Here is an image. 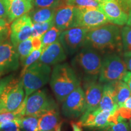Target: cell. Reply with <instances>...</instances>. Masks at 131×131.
Listing matches in <instances>:
<instances>
[{"mask_svg":"<svg viewBox=\"0 0 131 131\" xmlns=\"http://www.w3.org/2000/svg\"><path fill=\"white\" fill-rule=\"evenodd\" d=\"M84 46L95 49L101 53L120 52L123 49L120 29L114 24H104L89 29Z\"/></svg>","mask_w":131,"mask_h":131,"instance_id":"1","label":"cell"},{"mask_svg":"<svg viewBox=\"0 0 131 131\" xmlns=\"http://www.w3.org/2000/svg\"><path fill=\"white\" fill-rule=\"evenodd\" d=\"M50 85L57 99L63 102L80 86V81L74 69L68 63L59 64L52 70Z\"/></svg>","mask_w":131,"mask_h":131,"instance_id":"2","label":"cell"},{"mask_svg":"<svg viewBox=\"0 0 131 131\" xmlns=\"http://www.w3.org/2000/svg\"><path fill=\"white\" fill-rule=\"evenodd\" d=\"M21 78L13 75L0 79V114L13 112L24 101V92Z\"/></svg>","mask_w":131,"mask_h":131,"instance_id":"3","label":"cell"},{"mask_svg":"<svg viewBox=\"0 0 131 131\" xmlns=\"http://www.w3.org/2000/svg\"><path fill=\"white\" fill-rule=\"evenodd\" d=\"M103 58L101 53L92 47L84 46L73 59L74 66L85 76V79L96 80L99 77Z\"/></svg>","mask_w":131,"mask_h":131,"instance_id":"4","label":"cell"},{"mask_svg":"<svg viewBox=\"0 0 131 131\" xmlns=\"http://www.w3.org/2000/svg\"><path fill=\"white\" fill-rule=\"evenodd\" d=\"M51 72L50 66L37 61L30 66L22 77L23 88L27 97L48 83Z\"/></svg>","mask_w":131,"mask_h":131,"instance_id":"5","label":"cell"},{"mask_svg":"<svg viewBox=\"0 0 131 131\" xmlns=\"http://www.w3.org/2000/svg\"><path fill=\"white\" fill-rule=\"evenodd\" d=\"M127 70L123 58L119 55L117 53H107L103 58L98 81L106 84L122 80Z\"/></svg>","mask_w":131,"mask_h":131,"instance_id":"6","label":"cell"},{"mask_svg":"<svg viewBox=\"0 0 131 131\" xmlns=\"http://www.w3.org/2000/svg\"><path fill=\"white\" fill-rule=\"evenodd\" d=\"M58 106L54 100L47 94L46 90H38L27 97L23 116L39 117L42 114Z\"/></svg>","mask_w":131,"mask_h":131,"instance_id":"7","label":"cell"},{"mask_svg":"<svg viewBox=\"0 0 131 131\" xmlns=\"http://www.w3.org/2000/svg\"><path fill=\"white\" fill-rule=\"evenodd\" d=\"M89 30L85 27H77L62 31L58 40L66 53L72 55L84 46Z\"/></svg>","mask_w":131,"mask_h":131,"instance_id":"8","label":"cell"},{"mask_svg":"<svg viewBox=\"0 0 131 131\" xmlns=\"http://www.w3.org/2000/svg\"><path fill=\"white\" fill-rule=\"evenodd\" d=\"M86 99L84 89L81 86L72 92L63 101L62 113L68 118H77L84 114Z\"/></svg>","mask_w":131,"mask_h":131,"instance_id":"9","label":"cell"},{"mask_svg":"<svg viewBox=\"0 0 131 131\" xmlns=\"http://www.w3.org/2000/svg\"><path fill=\"white\" fill-rule=\"evenodd\" d=\"M19 55L15 47L7 40L0 42V77L19 68Z\"/></svg>","mask_w":131,"mask_h":131,"instance_id":"10","label":"cell"},{"mask_svg":"<svg viewBox=\"0 0 131 131\" xmlns=\"http://www.w3.org/2000/svg\"><path fill=\"white\" fill-rule=\"evenodd\" d=\"M109 21L104 13L97 8H77L75 27H82L92 29L107 24Z\"/></svg>","mask_w":131,"mask_h":131,"instance_id":"11","label":"cell"},{"mask_svg":"<svg viewBox=\"0 0 131 131\" xmlns=\"http://www.w3.org/2000/svg\"><path fill=\"white\" fill-rule=\"evenodd\" d=\"M33 23L28 14L15 19L10 26V41L16 47L21 42L30 38L32 36Z\"/></svg>","mask_w":131,"mask_h":131,"instance_id":"12","label":"cell"},{"mask_svg":"<svg viewBox=\"0 0 131 131\" xmlns=\"http://www.w3.org/2000/svg\"><path fill=\"white\" fill-rule=\"evenodd\" d=\"M103 86L94 79H85L84 91L86 99V109L83 114L94 112L99 106L103 95Z\"/></svg>","mask_w":131,"mask_h":131,"instance_id":"13","label":"cell"},{"mask_svg":"<svg viewBox=\"0 0 131 131\" xmlns=\"http://www.w3.org/2000/svg\"><path fill=\"white\" fill-rule=\"evenodd\" d=\"M99 9L105 15L109 22L118 26L126 24L128 14L117 0H99Z\"/></svg>","mask_w":131,"mask_h":131,"instance_id":"14","label":"cell"},{"mask_svg":"<svg viewBox=\"0 0 131 131\" xmlns=\"http://www.w3.org/2000/svg\"><path fill=\"white\" fill-rule=\"evenodd\" d=\"M77 7L66 4L57 8L53 18V24L61 30L75 27Z\"/></svg>","mask_w":131,"mask_h":131,"instance_id":"15","label":"cell"},{"mask_svg":"<svg viewBox=\"0 0 131 131\" xmlns=\"http://www.w3.org/2000/svg\"><path fill=\"white\" fill-rule=\"evenodd\" d=\"M111 113L108 110L98 111L96 109L89 114L82 115L78 123L81 127L101 130L112 126L108 121Z\"/></svg>","mask_w":131,"mask_h":131,"instance_id":"16","label":"cell"},{"mask_svg":"<svg viewBox=\"0 0 131 131\" xmlns=\"http://www.w3.org/2000/svg\"><path fill=\"white\" fill-rule=\"evenodd\" d=\"M66 59V53L59 40L42 51L39 61L47 65L58 64Z\"/></svg>","mask_w":131,"mask_h":131,"instance_id":"17","label":"cell"},{"mask_svg":"<svg viewBox=\"0 0 131 131\" xmlns=\"http://www.w3.org/2000/svg\"><path fill=\"white\" fill-rule=\"evenodd\" d=\"M118 108L116 100V93L113 83L103 86V95L97 110H108L114 113Z\"/></svg>","mask_w":131,"mask_h":131,"instance_id":"18","label":"cell"},{"mask_svg":"<svg viewBox=\"0 0 131 131\" xmlns=\"http://www.w3.org/2000/svg\"><path fill=\"white\" fill-rule=\"evenodd\" d=\"M8 2V23L27 14L33 7L32 0H12Z\"/></svg>","mask_w":131,"mask_h":131,"instance_id":"19","label":"cell"},{"mask_svg":"<svg viewBox=\"0 0 131 131\" xmlns=\"http://www.w3.org/2000/svg\"><path fill=\"white\" fill-rule=\"evenodd\" d=\"M58 107L54 108L42 114L38 117L37 131H55L60 123Z\"/></svg>","mask_w":131,"mask_h":131,"instance_id":"20","label":"cell"},{"mask_svg":"<svg viewBox=\"0 0 131 131\" xmlns=\"http://www.w3.org/2000/svg\"><path fill=\"white\" fill-rule=\"evenodd\" d=\"M57 8H36L29 13L33 23L48 22L53 20Z\"/></svg>","mask_w":131,"mask_h":131,"instance_id":"21","label":"cell"},{"mask_svg":"<svg viewBox=\"0 0 131 131\" xmlns=\"http://www.w3.org/2000/svg\"><path fill=\"white\" fill-rule=\"evenodd\" d=\"M114 86L115 90L116 100L118 106L122 107L124 102L127 100L131 95V92L128 85L124 81L122 80L114 82Z\"/></svg>","mask_w":131,"mask_h":131,"instance_id":"22","label":"cell"},{"mask_svg":"<svg viewBox=\"0 0 131 131\" xmlns=\"http://www.w3.org/2000/svg\"><path fill=\"white\" fill-rule=\"evenodd\" d=\"M62 30L53 26L50 29H49L41 38V50L42 51L46 48L49 45L58 40L59 37Z\"/></svg>","mask_w":131,"mask_h":131,"instance_id":"23","label":"cell"},{"mask_svg":"<svg viewBox=\"0 0 131 131\" xmlns=\"http://www.w3.org/2000/svg\"><path fill=\"white\" fill-rule=\"evenodd\" d=\"M20 128L24 131H37L38 117L34 116H23L19 118Z\"/></svg>","mask_w":131,"mask_h":131,"instance_id":"24","label":"cell"},{"mask_svg":"<svg viewBox=\"0 0 131 131\" xmlns=\"http://www.w3.org/2000/svg\"><path fill=\"white\" fill-rule=\"evenodd\" d=\"M16 49L18 53L19 60L21 63H23L34 50L32 47V38L19 43L16 46Z\"/></svg>","mask_w":131,"mask_h":131,"instance_id":"25","label":"cell"},{"mask_svg":"<svg viewBox=\"0 0 131 131\" xmlns=\"http://www.w3.org/2000/svg\"><path fill=\"white\" fill-rule=\"evenodd\" d=\"M53 26H54L53 20L45 23H33L31 38H41L42 36L43 35V34H45Z\"/></svg>","mask_w":131,"mask_h":131,"instance_id":"26","label":"cell"},{"mask_svg":"<svg viewBox=\"0 0 131 131\" xmlns=\"http://www.w3.org/2000/svg\"><path fill=\"white\" fill-rule=\"evenodd\" d=\"M27 97L24 98V101L23 102L20 107L16 111L13 112H6L0 114V124L3 122H8V121L15 120V119L20 118L23 117L22 112L23 111L24 107H25L26 101H27Z\"/></svg>","mask_w":131,"mask_h":131,"instance_id":"27","label":"cell"},{"mask_svg":"<svg viewBox=\"0 0 131 131\" xmlns=\"http://www.w3.org/2000/svg\"><path fill=\"white\" fill-rule=\"evenodd\" d=\"M67 4L79 9H99V3L96 0H68Z\"/></svg>","mask_w":131,"mask_h":131,"instance_id":"28","label":"cell"},{"mask_svg":"<svg viewBox=\"0 0 131 131\" xmlns=\"http://www.w3.org/2000/svg\"><path fill=\"white\" fill-rule=\"evenodd\" d=\"M41 49H39V50H33L32 53L25 59V60L22 63L23 68L20 74L21 77H22L24 73H25L26 70H27V69L30 66H31L33 63H34L35 62L39 60L41 55Z\"/></svg>","mask_w":131,"mask_h":131,"instance_id":"29","label":"cell"},{"mask_svg":"<svg viewBox=\"0 0 131 131\" xmlns=\"http://www.w3.org/2000/svg\"><path fill=\"white\" fill-rule=\"evenodd\" d=\"M123 49L125 52H131V27L124 26L121 31Z\"/></svg>","mask_w":131,"mask_h":131,"instance_id":"30","label":"cell"},{"mask_svg":"<svg viewBox=\"0 0 131 131\" xmlns=\"http://www.w3.org/2000/svg\"><path fill=\"white\" fill-rule=\"evenodd\" d=\"M35 8H57L62 5L61 0H32Z\"/></svg>","mask_w":131,"mask_h":131,"instance_id":"31","label":"cell"},{"mask_svg":"<svg viewBox=\"0 0 131 131\" xmlns=\"http://www.w3.org/2000/svg\"><path fill=\"white\" fill-rule=\"evenodd\" d=\"M101 131H131V130L129 124L126 122V120L119 116L118 122L117 124L106 127Z\"/></svg>","mask_w":131,"mask_h":131,"instance_id":"32","label":"cell"},{"mask_svg":"<svg viewBox=\"0 0 131 131\" xmlns=\"http://www.w3.org/2000/svg\"><path fill=\"white\" fill-rule=\"evenodd\" d=\"M18 119L8 121L0 124V131H17L20 129Z\"/></svg>","mask_w":131,"mask_h":131,"instance_id":"33","label":"cell"},{"mask_svg":"<svg viewBox=\"0 0 131 131\" xmlns=\"http://www.w3.org/2000/svg\"><path fill=\"white\" fill-rule=\"evenodd\" d=\"M8 5L9 2L7 0H0V19L7 18Z\"/></svg>","mask_w":131,"mask_h":131,"instance_id":"34","label":"cell"},{"mask_svg":"<svg viewBox=\"0 0 131 131\" xmlns=\"http://www.w3.org/2000/svg\"><path fill=\"white\" fill-rule=\"evenodd\" d=\"M10 33V29H9L8 25L0 27V42L7 40Z\"/></svg>","mask_w":131,"mask_h":131,"instance_id":"35","label":"cell"},{"mask_svg":"<svg viewBox=\"0 0 131 131\" xmlns=\"http://www.w3.org/2000/svg\"><path fill=\"white\" fill-rule=\"evenodd\" d=\"M123 9L128 14L131 11V0H117Z\"/></svg>","mask_w":131,"mask_h":131,"instance_id":"36","label":"cell"},{"mask_svg":"<svg viewBox=\"0 0 131 131\" xmlns=\"http://www.w3.org/2000/svg\"><path fill=\"white\" fill-rule=\"evenodd\" d=\"M32 43L33 50H39L41 49V38L34 37L32 38Z\"/></svg>","mask_w":131,"mask_h":131,"instance_id":"37","label":"cell"},{"mask_svg":"<svg viewBox=\"0 0 131 131\" xmlns=\"http://www.w3.org/2000/svg\"><path fill=\"white\" fill-rule=\"evenodd\" d=\"M123 60L127 66V69L131 72V52H125L123 54Z\"/></svg>","mask_w":131,"mask_h":131,"instance_id":"38","label":"cell"},{"mask_svg":"<svg viewBox=\"0 0 131 131\" xmlns=\"http://www.w3.org/2000/svg\"><path fill=\"white\" fill-rule=\"evenodd\" d=\"M123 80L128 85L131 92V72H127L123 78Z\"/></svg>","mask_w":131,"mask_h":131,"instance_id":"39","label":"cell"},{"mask_svg":"<svg viewBox=\"0 0 131 131\" xmlns=\"http://www.w3.org/2000/svg\"><path fill=\"white\" fill-rule=\"evenodd\" d=\"M71 126L72 127L73 131H83L81 128V126L78 122H72L70 123Z\"/></svg>","mask_w":131,"mask_h":131,"instance_id":"40","label":"cell"},{"mask_svg":"<svg viewBox=\"0 0 131 131\" xmlns=\"http://www.w3.org/2000/svg\"><path fill=\"white\" fill-rule=\"evenodd\" d=\"M122 107H125L126 109L131 111V96L125 101V102H124V104L122 106Z\"/></svg>","mask_w":131,"mask_h":131,"instance_id":"41","label":"cell"},{"mask_svg":"<svg viewBox=\"0 0 131 131\" xmlns=\"http://www.w3.org/2000/svg\"><path fill=\"white\" fill-rule=\"evenodd\" d=\"M8 25V22L6 21V19H0V27Z\"/></svg>","mask_w":131,"mask_h":131,"instance_id":"42","label":"cell"},{"mask_svg":"<svg viewBox=\"0 0 131 131\" xmlns=\"http://www.w3.org/2000/svg\"><path fill=\"white\" fill-rule=\"evenodd\" d=\"M127 25L131 27V11L128 13V18L126 23Z\"/></svg>","mask_w":131,"mask_h":131,"instance_id":"43","label":"cell"},{"mask_svg":"<svg viewBox=\"0 0 131 131\" xmlns=\"http://www.w3.org/2000/svg\"><path fill=\"white\" fill-rule=\"evenodd\" d=\"M61 123H60V124H58V126L55 129V131H61Z\"/></svg>","mask_w":131,"mask_h":131,"instance_id":"44","label":"cell"},{"mask_svg":"<svg viewBox=\"0 0 131 131\" xmlns=\"http://www.w3.org/2000/svg\"><path fill=\"white\" fill-rule=\"evenodd\" d=\"M129 126H131V118L129 119Z\"/></svg>","mask_w":131,"mask_h":131,"instance_id":"45","label":"cell"},{"mask_svg":"<svg viewBox=\"0 0 131 131\" xmlns=\"http://www.w3.org/2000/svg\"><path fill=\"white\" fill-rule=\"evenodd\" d=\"M7 1H12V0H7Z\"/></svg>","mask_w":131,"mask_h":131,"instance_id":"46","label":"cell"},{"mask_svg":"<svg viewBox=\"0 0 131 131\" xmlns=\"http://www.w3.org/2000/svg\"><path fill=\"white\" fill-rule=\"evenodd\" d=\"M130 130H131V126H130Z\"/></svg>","mask_w":131,"mask_h":131,"instance_id":"47","label":"cell"},{"mask_svg":"<svg viewBox=\"0 0 131 131\" xmlns=\"http://www.w3.org/2000/svg\"><path fill=\"white\" fill-rule=\"evenodd\" d=\"M96 1H99V0H96Z\"/></svg>","mask_w":131,"mask_h":131,"instance_id":"48","label":"cell"},{"mask_svg":"<svg viewBox=\"0 0 131 131\" xmlns=\"http://www.w3.org/2000/svg\"><path fill=\"white\" fill-rule=\"evenodd\" d=\"M17 131H20V130H17Z\"/></svg>","mask_w":131,"mask_h":131,"instance_id":"49","label":"cell"}]
</instances>
